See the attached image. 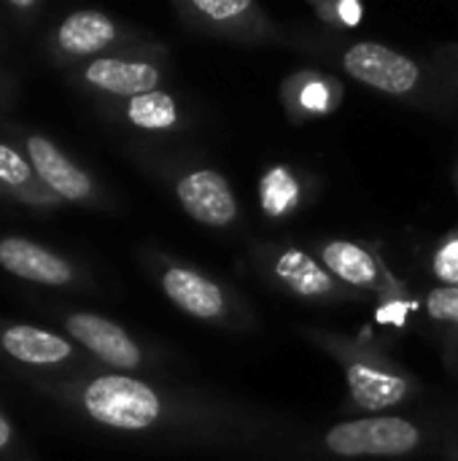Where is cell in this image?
<instances>
[{
  "label": "cell",
  "instance_id": "6da1fadb",
  "mask_svg": "<svg viewBox=\"0 0 458 461\" xmlns=\"http://www.w3.org/2000/svg\"><path fill=\"white\" fill-rule=\"evenodd\" d=\"M84 405L94 421L130 432L151 427L159 416V397L154 389L124 375L97 378L86 389Z\"/></svg>",
  "mask_w": 458,
  "mask_h": 461
},
{
  "label": "cell",
  "instance_id": "7a4b0ae2",
  "mask_svg": "<svg viewBox=\"0 0 458 461\" xmlns=\"http://www.w3.org/2000/svg\"><path fill=\"white\" fill-rule=\"evenodd\" d=\"M418 446V429L405 419H359L327 432V448L337 456H402Z\"/></svg>",
  "mask_w": 458,
  "mask_h": 461
},
{
  "label": "cell",
  "instance_id": "3957f363",
  "mask_svg": "<svg viewBox=\"0 0 458 461\" xmlns=\"http://www.w3.org/2000/svg\"><path fill=\"white\" fill-rule=\"evenodd\" d=\"M346 70L389 95H405L418 84V65L389 46L381 43H356L346 51Z\"/></svg>",
  "mask_w": 458,
  "mask_h": 461
},
{
  "label": "cell",
  "instance_id": "277c9868",
  "mask_svg": "<svg viewBox=\"0 0 458 461\" xmlns=\"http://www.w3.org/2000/svg\"><path fill=\"white\" fill-rule=\"evenodd\" d=\"M184 211L208 227H224L238 216V203L229 184L213 170H194L178 184Z\"/></svg>",
  "mask_w": 458,
  "mask_h": 461
},
{
  "label": "cell",
  "instance_id": "5b68a950",
  "mask_svg": "<svg viewBox=\"0 0 458 461\" xmlns=\"http://www.w3.org/2000/svg\"><path fill=\"white\" fill-rule=\"evenodd\" d=\"M67 332L81 346H86L92 354H97L103 362H108L113 367L132 370L140 365L138 346L127 338V332L119 324H113L108 319H100L92 313H78V316L67 319Z\"/></svg>",
  "mask_w": 458,
  "mask_h": 461
},
{
  "label": "cell",
  "instance_id": "8992f818",
  "mask_svg": "<svg viewBox=\"0 0 458 461\" xmlns=\"http://www.w3.org/2000/svg\"><path fill=\"white\" fill-rule=\"evenodd\" d=\"M0 265L27 281L38 284H65L70 281V267L54 257L51 251L24 240V238H5L0 243Z\"/></svg>",
  "mask_w": 458,
  "mask_h": 461
},
{
  "label": "cell",
  "instance_id": "52a82bcc",
  "mask_svg": "<svg viewBox=\"0 0 458 461\" xmlns=\"http://www.w3.org/2000/svg\"><path fill=\"white\" fill-rule=\"evenodd\" d=\"M165 294L186 313L197 316V319H216L224 311V294L221 289L197 276L194 270H184V267H173L165 273Z\"/></svg>",
  "mask_w": 458,
  "mask_h": 461
},
{
  "label": "cell",
  "instance_id": "ba28073f",
  "mask_svg": "<svg viewBox=\"0 0 458 461\" xmlns=\"http://www.w3.org/2000/svg\"><path fill=\"white\" fill-rule=\"evenodd\" d=\"M27 151H30V159H32V165H35V173L57 192V194H62V197H67V200H81V197H86L89 194V189H92V184H89V178L73 165V162H67L59 151H57V146H51L46 138H30L27 140Z\"/></svg>",
  "mask_w": 458,
  "mask_h": 461
},
{
  "label": "cell",
  "instance_id": "9c48e42d",
  "mask_svg": "<svg viewBox=\"0 0 458 461\" xmlns=\"http://www.w3.org/2000/svg\"><path fill=\"white\" fill-rule=\"evenodd\" d=\"M86 81L113 92V95H130L140 97L154 92L159 84V73L154 65L146 62H124V59H94L86 68Z\"/></svg>",
  "mask_w": 458,
  "mask_h": 461
},
{
  "label": "cell",
  "instance_id": "30bf717a",
  "mask_svg": "<svg viewBox=\"0 0 458 461\" xmlns=\"http://www.w3.org/2000/svg\"><path fill=\"white\" fill-rule=\"evenodd\" d=\"M348 386H351L354 402L364 411L391 408L408 394V384L400 375L375 370V367L362 365V362L348 367Z\"/></svg>",
  "mask_w": 458,
  "mask_h": 461
},
{
  "label": "cell",
  "instance_id": "8fae6325",
  "mask_svg": "<svg viewBox=\"0 0 458 461\" xmlns=\"http://www.w3.org/2000/svg\"><path fill=\"white\" fill-rule=\"evenodd\" d=\"M3 348L27 365H57L70 357V346L62 338L27 327V324L11 327L3 335Z\"/></svg>",
  "mask_w": 458,
  "mask_h": 461
},
{
  "label": "cell",
  "instance_id": "7c38bea8",
  "mask_svg": "<svg viewBox=\"0 0 458 461\" xmlns=\"http://www.w3.org/2000/svg\"><path fill=\"white\" fill-rule=\"evenodd\" d=\"M113 22L100 11H78L70 14L59 27V46L70 54L100 51L113 41Z\"/></svg>",
  "mask_w": 458,
  "mask_h": 461
},
{
  "label": "cell",
  "instance_id": "4fadbf2b",
  "mask_svg": "<svg viewBox=\"0 0 458 461\" xmlns=\"http://www.w3.org/2000/svg\"><path fill=\"white\" fill-rule=\"evenodd\" d=\"M324 262L335 276H340L343 281H348L354 286H373L378 278L375 259L364 249H359L348 240L329 243L324 249Z\"/></svg>",
  "mask_w": 458,
  "mask_h": 461
},
{
  "label": "cell",
  "instance_id": "5bb4252c",
  "mask_svg": "<svg viewBox=\"0 0 458 461\" xmlns=\"http://www.w3.org/2000/svg\"><path fill=\"white\" fill-rule=\"evenodd\" d=\"M278 276L292 286L297 289L300 294H324L329 289V278L327 273L302 251H289L278 259Z\"/></svg>",
  "mask_w": 458,
  "mask_h": 461
},
{
  "label": "cell",
  "instance_id": "9a60e30c",
  "mask_svg": "<svg viewBox=\"0 0 458 461\" xmlns=\"http://www.w3.org/2000/svg\"><path fill=\"white\" fill-rule=\"evenodd\" d=\"M127 116H130L132 124H138L143 130H167V127L175 124L178 111H175V103H173L170 95L154 89L148 95L132 97L130 108H127Z\"/></svg>",
  "mask_w": 458,
  "mask_h": 461
},
{
  "label": "cell",
  "instance_id": "2e32d148",
  "mask_svg": "<svg viewBox=\"0 0 458 461\" xmlns=\"http://www.w3.org/2000/svg\"><path fill=\"white\" fill-rule=\"evenodd\" d=\"M427 311L437 319V321H451L458 324V286H443L435 289L427 300Z\"/></svg>",
  "mask_w": 458,
  "mask_h": 461
},
{
  "label": "cell",
  "instance_id": "e0dca14e",
  "mask_svg": "<svg viewBox=\"0 0 458 461\" xmlns=\"http://www.w3.org/2000/svg\"><path fill=\"white\" fill-rule=\"evenodd\" d=\"M435 273L448 281V286H458V238L448 240L435 257Z\"/></svg>",
  "mask_w": 458,
  "mask_h": 461
},
{
  "label": "cell",
  "instance_id": "ac0fdd59",
  "mask_svg": "<svg viewBox=\"0 0 458 461\" xmlns=\"http://www.w3.org/2000/svg\"><path fill=\"white\" fill-rule=\"evenodd\" d=\"M27 176H30V170H27L24 159L19 154H13L11 149L0 146V178L5 184H24Z\"/></svg>",
  "mask_w": 458,
  "mask_h": 461
},
{
  "label": "cell",
  "instance_id": "d6986e66",
  "mask_svg": "<svg viewBox=\"0 0 458 461\" xmlns=\"http://www.w3.org/2000/svg\"><path fill=\"white\" fill-rule=\"evenodd\" d=\"M194 5H197V11H202L211 19H232L248 8L246 0H197Z\"/></svg>",
  "mask_w": 458,
  "mask_h": 461
},
{
  "label": "cell",
  "instance_id": "ffe728a7",
  "mask_svg": "<svg viewBox=\"0 0 458 461\" xmlns=\"http://www.w3.org/2000/svg\"><path fill=\"white\" fill-rule=\"evenodd\" d=\"M302 100H305L308 105H313V108H321L324 100H327V95H324V89H321L319 84H313V86L302 95Z\"/></svg>",
  "mask_w": 458,
  "mask_h": 461
},
{
  "label": "cell",
  "instance_id": "44dd1931",
  "mask_svg": "<svg viewBox=\"0 0 458 461\" xmlns=\"http://www.w3.org/2000/svg\"><path fill=\"white\" fill-rule=\"evenodd\" d=\"M340 14H343V19H346L348 24H356V22H359V5H356V3L340 5Z\"/></svg>",
  "mask_w": 458,
  "mask_h": 461
},
{
  "label": "cell",
  "instance_id": "7402d4cb",
  "mask_svg": "<svg viewBox=\"0 0 458 461\" xmlns=\"http://www.w3.org/2000/svg\"><path fill=\"white\" fill-rule=\"evenodd\" d=\"M8 440H11V427H8V424H5V419L0 416V448H3Z\"/></svg>",
  "mask_w": 458,
  "mask_h": 461
}]
</instances>
